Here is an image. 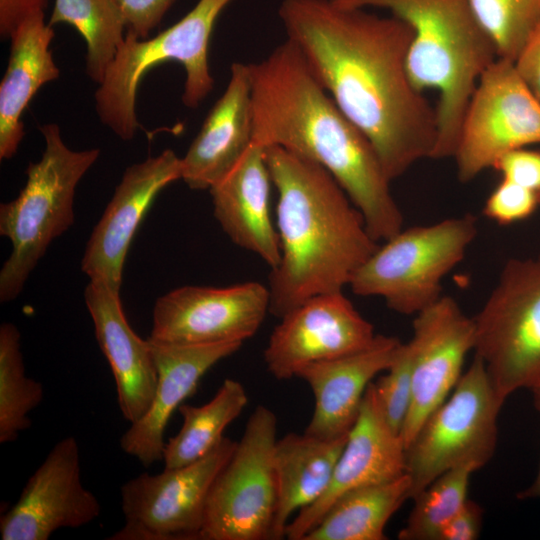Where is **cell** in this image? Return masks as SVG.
I'll use <instances>...</instances> for the list:
<instances>
[{"label": "cell", "mask_w": 540, "mask_h": 540, "mask_svg": "<svg viewBox=\"0 0 540 540\" xmlns=\"http://www.w3.org/2000/svg\"><path fill=\"white\" fill-rule=\"evenodd\" d=\"M278 16L320 84L370 141L390 182L432 159L436 110L409 79L413 32L405 22L331 0H283Z\"/></svg>", "instance_id": "1"}, {"label": "cell", "mask_w": 540, "mask_h": 540, "mask_svg": "<svg viewBox=\"0 0 540 540\" xmlns=\"http://www.w3.org/2000/svg\"><path fill=\"white\" fill-rule=\"evenodd\" d=\"M253 140L324 167L362 214L376 240L403 226L390 181L367 137L344 115L290 40L250 63Z\"/></svg>", "instance_id": "2"}, {"label": "cell", "mask_w": 540, "mask_h": 540, "mask_svg": "<svg viewBox=\"0 0 540 540\" xmlns=\"http://www.w3.org/2000/svg\"><path fill=\"white\" fill-rule=\"evenodd\" d=\"M278 193L281 259L269 278V313L282 318L308 299L342 292L378 249L360 211L321 165L265 147Z\"/></svg>", "instance_id": "3"}, {"label": "cell", "mask_w": 540, "mask_h": 540, "mask_svg": "<svg viewBox=\"0 0 540 540\" xmlns=\"http://www.w3.org/2000/svg\"><path fill=\"white\" fill-rule=\"evenodd\" d=\"M344 8H379L413 32L407 72L420 92L438 93L437 142L432 159L453 157L462 121L483 71L497 58L471 0H331Z\"/></svg>", "instance_id": "4"}, {"label": "cell", "mask_w": 540, "mask_h": 540, "mask_svg": "<svg viewBox=\"0 0 540 540\" xmlns=\"http://www.w3.org/2000/svg\"><path fill=\"white\" fill-rule=\"evenodd\" d=\"M45 141L38 162H30L19 195L0 205V234L11 253L0 271V302L16 299L50 243L74 223L76 187L99 157V149L75 151L55 123L39 127Z\"/></svg>", "instance_id": "5"}, {"label": "cell", "mask_w": 540, "mask_h": 540, "mask_svg": "<svg viewBox=\"0 0 540 540\" xmlns=\"http://www.w3.org/2000/svg\"><path fill=\"white\" fill-rule=\"evenodd\" d=\"M234 0H199L178 22L153 38L125 39L95 93L101 122L123 141L132 140L139 128L136 93L145 75L167 61L180 63L186 73L182 102L196 109L214 88L208 47L217 18Z\"/></svg>", "instance_id": "6"}, {"label": "cell", "mask_w": 540, "mask_h": 540, "mask_svg": "<svg viewBox=\"0 0 540 540\" xmlns=\"http://www.w3.org/2000/svg\"><path fill=\"white\" fill-rule=\"evenodd\" d=\"M477 233L471 214L402 229L379 245L349 286L356 295L383 298L397 313L416 315L443 296V278L463 260Z\"/></svg>", "instance_id": "7"}, {"label": "cell", "mask_w": 540, "mask_h": 540, "mask_svg": "<svg viewBox=\"0 0 540 540\" xmlns=\"http://www.w3.org/2000/svg\"><path fill=\"white\" fill-rule=\"evenodd\" d=\"M473 319V350L498 398L540 389V255L508 260Z\"/></svg>", "instance_id": "8"}, {"label": "cell", "mask_w": 540, "mask_h": 540, "mask_svg": "<svg viewBox=\"0 0 540 540\" xmlns=\"http://www.w3.org/2000/svg\"><path fill=\"white\" fill-rule=\"evenodd\" d=\"M498 398L483 361L474 355L451 395L425 420L405 451L413 499L444 472L486 465L497 444Z\"/></svg>", "instance_id": "9"}, {"label": "cell", "mask_w": 540, "mask_h": 540, "mask_svg": "<svg viewBox=\"0 0 540 540\" xmlns=\"http://www.w3.org/2000/svg\"><path fill=\"white\" fill-rule=\"evenodd\" d=\"M276 440V415L264 405L257 406L212 484L200 540L272 539Z\"/></svg>", "instance_id": "10"}, {"label": "cell", "mask_w": 540, "mask_h": 540, "mask_svg": "<svg viewBox=\"0 0 540 540\" xmlns=\"http://www.w3.org/2000/svg\"><path fill=\"white\" fill-rule=\"evenodd\" d=\"M237 441L225 437L190 464L147 472L120 489L124 526L110 540H199L212 484Z\"/></svg>", "instance_id": "11"}, {"label": "cell", "mask_w": 540, "mask_h": 540, "mask_svg": "<svg viewBox=\"0 0 540 540\" xmlns=\"http://www.w3.org/2000/svg\"><path fill=\"white\" fill-rule=\"evenodd\" d=\"M540 143V101L514 62L496 58L481 74L468 103L453 158L469 182L500 157Z\"/></svg>", "instance_id": "12"}, {"label": "cell", "mask_w": 540, "mask_h": 540, "mask_svg": "<svg viewBox=\"0 0 540 540\" xmlns=\"http://www.w3.org/2000/svg\"><path fill=\"white\" fill-rule=\"evenodd\" d=\"M268 287L182 286L154 305L151 340L174 344L240 342L255 335L269 312Z\"/></svg>", "instance_id": "13"}, {"label": "cell", "mask_w": 540, "mask_h": 540, "mask_svg": "<svg viewBox=\"0 0 540 540\" xmlns=\"http://www.w3.org/2000/svg\"><path fill=\"white\" fill-rule=\"evenodd\" d=\"M263 357L278 380L296 377L304 367L360 352L377 334L342 292L314 296L280 318Z\"/></svg>", "instance_id": "14"}, {"label": "cell", "mask_w": 540, "mask_h": 540, "mask_svg": "<svg viewBox=\"0 0 540 540\" xmlns=\"http://www.w3.org/2000/svg\"><path fill=\"white\" fill-rule=\"evenodd\" d=\"M80 449L73 436L59 440L29 477L17 502L0 518L2 540H47L57 530L80 528L99 517L101 504L81 482Z\"/></svg>", "instance_id": "15"}, {"label": "cell", "mask_w": 540, "mask_h": 540, "mask_svg": "<svg viewBox=\"0 0 540 540\" xmlns=\"http://www.w3.org/2000/svg\"><path fill=\"white\" fill-rule=\"evenodd\" d=\"M474 339V319L450 296L443 295L416 314L408 342L413 357V387L401 433L405 448L456 386L466 355L474 348Z\"/></svg>", "instance_id": "16"}, {"label": "cell", "mask_w": 540, "mask_h": 540, "mask_svg": "<svg viewBox=\"0 0 540 540\" xmlns=\"http://www.w3.org/2000/svg\"><path fill=\"white\" fill-rule=\"evenodd\" d=\"M181 179V158L171 149L128 166L86 244L81 270L92 281L120 290L126 255L152 202Z\"/></svg>", "instance_id": "17"}, {"label": "cell", "mask_w": 540, "mask_h": 540, "mask_svg": "<svg viewBox=\"0 0 540 540\" xmlns=\"http://www.w3.org/2000/svg\"><path fill=\"white\" fill-rule=\"evenodd\" d=\"M405 443L388 425L373 382L364 394L358 418L348 434L324 494L300 510L287 524L285 538L303 540L329 507L343 494L364 486L395 480L406 473Z\"/></svg>", "instance_id": "18"}, {"label": "cell", "mask_w": 540, "mask_h": 540, "mask_svg": "<svg viewBox=\"0 0 540 540\" xmlns=\"http://www.w3.org/2000/svg\"><path fill=\"white\" fill-rule=\"evenodd\" d=\"M157 386L145 414L122 434L120 447L144 467L162 460L168 422L181 403L193 394L202 376L243 343L174 344L149 339Z\"/></svg>", "instance_id": "19"}, {"label": "cell", "mask_w": 540, "mask_h": 540, "mask_svg": "<svg viewBox=\"0 0 540 540\" xmlns=\"http://www.w3.org/2000/svg\"><path fill=\"white\" fill-rule=\"evenodd\" d=\"M119 291L90 280L84 301L113 374L119 409L132 424L145 414L153 399L157 368L149 340L139 337L127 321Z\"/></svg>", "instance_id": "20"}, {"label": "cell", "mask_w": 540, "mask_h": 540, "mask_svg": "<svg viewBox=\"0 0 540 540\" xmlns=\"http://www.w3.org/2000/svg\"><path fill=\"white\" fill-rule=\"evenodd\" d=\"M402 342L377 334L368 348L344 357L316 362L301 369L314 396V411L305 433L323 439L348 436L373 378L394 362Z\"/></svg>", "instance_id": "21"}, {"label": "cell", "mask_w": 540, "mask_h": 540, "mask_svg": "<svg viewBox=\"0 0 540 540\" xmlns=\"http://www.w3.org/2000/svg\"><path fill=\"white\" fill-rule=\"evenodd\" d=\"M271 184L265 147L252 142L209 192L214 217L226 235L273 269L280 262L281 249L271 218Z\"/></svg>", "instance_id": "22"}, {"label": "cell", "mask_w": 540, "mask_h": 540, "mask_svg": "<svg viewBox=\"0 0 540 540\" xmlns=\"http://www.w3.org/2000/svg\"><path fill=\"white\" fill-rule=\"evenodd\" d=\"M252 140L249 65L234 62L225 91L181 158V180L192 190H209L236 164Z\"/></svg>", "instance_id": "23"}, {"label": "cell", "mask_w": 540, "mask_h": 540, "mask_svg": "<svg viewBox=\"0 0 540 540\" xmlns=\"http://www.w3.org/2000/svg\"><path fill=\"white\" fill-rule=\"evenodd\" d=\"M44 12L25 19L11 34L8 65L0 83V159H11L24 136L23 111L41 86L60 70L49 49L54 38Z\"/></svg>", "instance_id": "24"}, {"label": "cell", "mask_w": 540, "mask_h": 540, "mask_svg": "<svg viewBox=\"0 0 540 540\" xmlns=\"http://www.w3.org/2000/svg\"><path fill=\"white\" fill-rule=\"evenodd\" d=\"M348 436L323 439L307 433H288L276 440L273 467L276 511L272 539L285 538L290 517L327 490Z\"/></svg>", "instance_id": "25"}, {"label": "cell", "mask_w": 540, "mask_h": 540, "mask_svg": "<svg viewBox=\"0 0 540 540\" xmlns=\"http://www.w3.org/2000/svg\"><path fill=\"white\" fill-rule=\"evenodd\" d=\"M411 480L401 477L351 490L329 507L303 540H385L392 515L410 499Z\"/></svg>", "instance_id": "26"}, {"label": "cell", "mask_w": 540, "mask_h": 540, "mask_svg": "<svg viewBox=\"0 0 540 540\" xmlns=\"http://www.w3.org/2000/svg\"><path fill=\"white\" fill-rule=\"evenodd\" d=\"M248 395L241 382L225 379L206 404H181L183 424L163 449L164 468L190 464L208 454L224 438L225 429L242 413Z\"/></svg>", "instance_id": "27"}, {"label": "cell", "mask_w": 540, "mask_h": 540, "mask_svg": "<svg viewBox=\"0 0 540 540\" xmlns=\"http://www.w3.org/2000/svg\"><path fill=\"white\" fill-rule=\"evenodd\" d=\"M72 25L86 43V73L100 84L125 39L117 0H55L48 24Z\"/></svg>", "instance_id": "28"}, {"label": "cell", "mask_w": 540, "mask_h": 540, "mask_svg": "<svg viewBox=\"0 0 540 540\" xmlns=\"http://www.w3.org/2000/svg\"><path fill=\"white\" fill-rule=\"evenodd\" d=\"M41 382L27 377L21 334L10 322L0 326V443L15 441L31 426L29 414L43 400Z\"/></svg>", "instance_id": "29"}, {"label": "cell", "mask_w": 540, "mask_h": 540, "mask_svg": "<svg viewBox=\"0 0 540 540\" xmlns=\"http://www.w3.org/2000/svg\"><path fill=\"white\" fill-rule=\"evenodd\" d=\"M475 471L470 466L450 469L419 492L398 539L439 540L444 527L468 499L469 480Z\"/></svg>", "instance_id": "30"}, {"label": "cell", "mask_w": 540, "mask_h": 540, "mask_svg": "<svg viewBox=\"0 0 540 540\" xmlns=\"http://www.w3.org/2000/svg\"><path fill=\"white\" fill-rule=\"evenodd\" d=\"M471 4L495 46L497 58L514 62L540 26V0H471Z\"/></svg>", "instance_id": "31"}, {"label": "cell", "mask_w": 540, "mask_h": 540, "mask_svg": "<svg viewBox=\"0 0 540 540\" xmlns=\"http://www.w3.org/2000/svg\"><path fill=\"white\" fill-rule=\"evenodd\" d=\"M413 357L409 343H402L387 373L373 382L380 409L393 431L400 434L412 401Z\"/></svg>", "instance_id": "32"}, {"label": "cell", "mask_w": 540, "mask_h": 540, "mask_svg": "<svg viewBox=\"0 0 540 540\" xmlns=\"http://www.w3.org/2000/svg\"><path fill=\"white\" fill-rule=\"evenodd\" d=\"M539 205L531 191L502 178L487 197L483 214L500 225H508L527 219Z\"/></svg>", "instance_id": "33"}, {"label": "cell", "mask_w": 540, "mask_h": 540, "mask_svg": "<svg viewBox=\"0 0 540 540\" xmlns=\"http://www.w3.org/2000/svg\"><path fill=\"white\" fill-rule=\"evenodd\" d=\"M502 178L531 191L540 203V151L526 148L513 150L493 166Z\"/></svg>", "instance_id": "34"}, {"label": "cell", "mask_w": 540, "mask_h": 540, "mask_svg": "<svg viewBox=\"0 0 540 540\" xmlns=\"http://www.w3.org/2000/svg\"><path fill=\"white\" fill-rule=\"evenodd\" d=\"M176 0H117L126 26V33L139 39L148 38Z\"/></svg>", "instance_id": "35"}, {"label": "cell", "mask_w": 540, "mask_h": 540, "mask_svg": "<svg viewBox=\"0 0 540 540\" xmlns=\"http://www.w3.org/2000/svg\"><path fill=\"white\" fill-rule=\"evenodd\" d=\"M483 510L478 503L467 499L462 508L442 530L439 540H475L479 537Z\"/></svg>", "instance_id": "36"}, {"label": "cell", "mask_w": 540, "mask_h": 540, "mask_svg": "<svg viewBox=\"0 0 540 540\" xmlns=\"http://www.w3.org/2000/svg\"><path fill=\"white\" fill-rule=\"evenodd\" d=\"M514 65L522 80L540 101V26L526 40Z\"/></svg>", "instance_id": "37"}, {"label": "cell", "mask_w": 540, "mask_h": 540, "mask_svg": "<svg viewBox=\"0 0 540 540\" xmlns=\"http://www.w3.org/2000/svg\"><path fill=\"white\" fill-rule=\"evenodd\" d=\"M49 0H0V35L10 38L14 30L31 15L44 12Z\"/></svg>", "instance_id": "38"}, {"label": "cell", "mask_w": 540, "mask_h": 540, "mask_svg": "<svg viewBox=\"0 0 540 540\" xmlns=\"http://www.w3.org/2000/svg\"><path fill=\"white\" fill-rule=\"evenodd\" d=\"M533 399L536 410L540 414V389L533 390ZM519 499L540 498V465L538 474L533 483L518 494Z\"/></svg>", "instance_id": "39"}]
</instances>
